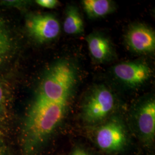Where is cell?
Masks as SVG:
<instances>
[{
    "label": "cell",
    "instance_id": "5b68a950",
    "mask_svg": "<svg viewBox=\"0 0 155 155\" xmlns=\"http://www.w3.org/2000/svg\"><path fill=\"white\" fill-rule=\"evenodd\" d=\"M125 40L128 47L136 53L148 54L155 51V32L144 24L131 25L127 31Z\"/></svg>",
    "mask_w": 155,
    "mask_h": 155
},
{
    "label": "cell",
    "instance_id": "277c9868",
    "mask_svg": "<svg viewBox=\"0 0 155 155\" xmlns=\"http://www.w3.org/2000/svg\"><path fill=\"white\" fill-rule=\"evenodd\" d=\"M26 28L29 36L39 43L55 39L61 32L59 21L50 14H37L28 17Z\"/></svg>",
    "mask_w": 155,
    "mask_h": 155
},
{
    "label": "cell",
    "instance_id": "30bf717a",
    "mask_svg": "<svg viewBox=\"0 0 155 155\" xmlns=\"http://www.w3.org/2000/svg\"><path fill=\"white\" fill-rule=\"evenodd\" d=\"M83 10L90 18L106 16L115 9L114 3L110 0H83Z\"/></svg>",
    "mask_w": 155,
    "mask_h": 155
},
{
    "label": "cell",
    "instance_id": "4fadbf2b",
    "mask_svg": "<svg viewBox=\"0 0 155 155\" xmlns=\"http://www.w3.org/2000/svg\"><path fill=\"white\" fill-rule=\"evenodd\" d=\"M3 4L5 5L12 6L14 7H22L25 4L22 1H3Z\"/></svg>",
    "mask_w": 155,
    "mask_h": 155
},
{
    "label": "cell",
    "instance_id": "5bb4252c",
    "mask_svg": "<svg viewBox=\"0 0 155 155\" xmlns=\"http://www.w3.org/2000/svg\"><path fill=\"white\" fill-rule=\"evenodd\" d=\"M70 155H91L86 150L82 148H77L72 151Z\"/></svg>",
    "mask_w": 155,
    "mask_h": 155
},
{
    "label": "cell",
    "instance_id": "8fae6325",
    "mask_svg": "<svg viewBox=\"0 0 155 155\" xmlns=\"http://www.w3.org/2000/svg\"><path fill=\"white\" fill-rule=\"evenodd\" d=\"M64 32L70 35H77L84 32L83 18L77 6H67L63 22Z\"/></svg>",
    "mask_w": 155,
    "mask_h": 155
},
{
    "label": "cell",
    "instance_id": "9a60e30c",
    "mask_svg": "<svg viewBox=\"0 0 155 155\" xmlns=\"http://www.w3.org/2000/svg\"><path fill=\"white\" fill-rule=\"evenodd\" d=\"M4 99H5L4 89H3L2 86L0 84V107L2 105Z\"/></svg>",
    "mask_w": 155,
    "mask_h": 155
},
{
    "label": "cell",
    "instance_id": "7a4b0ae2",
    "mask_svg": "<svg viewBox=\"0 0 155 155\" xmlns=\"http://www.w3.org/2000/svg\"><path fill=\"white\" fill-rule=\"evenodd\" d=\"M116 98L110 89L104 84L97 85L89 91L82 108L84 122L94 125L102 122L113 111Z\"/></svg>",
    "mask_w": 155,
    "mask_h": 155
},
{
    "label": "cell",
    "instance_id": "ba28073f",
    "mask_svg": "<svg viewBox=\"0 0 155 155\" xmlns=\"http://www.w3.org/2000/svg\"><path fill=\"white\" fill-rule=\"evenodd\" d=\"M90 54L94 61L100 63L109 61L114 55L111 42L105 35L92 33L86 37Z\"/></svg>",
    "mask_w": 155,
    "mask_h": 155
},
{
    "label": "cell",
    "instance_id": "8992f818",
    "mask_svg": "<svg viewBox=\"0 0 155 155\" xmlns=\"http://www.w3.org/2000/svg\"><path fill=\"white\" fill-rule=\"evenodd\" d=\"M114 76L121 82L131 87H136L147 81L151 76L150 67L141 62H124L114 66Z\"/></svg>",
    "mask_w": 155,
    "mask_h": 155
},
{
    "label": "cell",
    "instance_id": "9c48e42d",
    "mask_svg": "<svg viewBox=\"0 0 155 155\" xmlns=\"http://www.w3.org/2000/svg\"><path fill=\"white\" fill-rule=\"evenodd\" d=\"M15 49L14 36L4 20L0 17V66L9 59Z\"/></svg>",
    "mask_w": 155,
    "mask_h": 155
},
{
    "label": "cell",
    "instance_id": "52a82bcc",
    "mask_svg": "<svg viewBox=\"0 0 155 155\" xmlns=\"http://www.w3.org/2000/svg\"><path fill=\"white\" fill-rule=\"evenodd\" d=\"M136 122L139 134L144 143H152L155 136V100H146L140 105L136 111Z\"/></svg>",
    "mask_w": 155,
    "mask_h": 155
},
{
    "label": "cell",
    "instance_id": "7c38bea8",
    "mask_svg": "<svg viewBox=\"0 0 155 155\" xmlns=\"http://www.w3.org/2000/svg\"><path fill=\"white\" fill-rule=\"evenodd\" d=\"M36 2L40 6L48 9L55 8L59 3L56 0H38L36 1Z\"/></svg>",
    "mask_w": 155,
    "mask_h": 155
},
{
    "label": "cell",
    "instance_id": "6da1fadb",
    "mask_svg": "<svg viewBox=\"0 0 155 155\" xmlns=\"http://www.w3.org/2000/svg\"><path fill=\"white\" fill-rule=\"evenodd\" d=\"M72 98L49 100L35 97L28 111L25 132L31 147L42 143L61 124Z\"/></svg>",
    "mask_w": 155,
    "mask_h": 155
},
{
    "label": "cell",
    "instance_id": "3957f363",
    "mask_svg": "<svg viewBox=\"0 0 155 155\" xmlns=\"http://www.w3.org/2000/svg\"><path fill=\"white\" fill-rule=\"evenodd\" d=\"M95 139L100 149L106 152H117L127 143L125 127L120 120L113 118L101 125L97 130Z\"/></svg>",
    "mask_w": 155,
    "mask_h": 155
}]
</instances>
